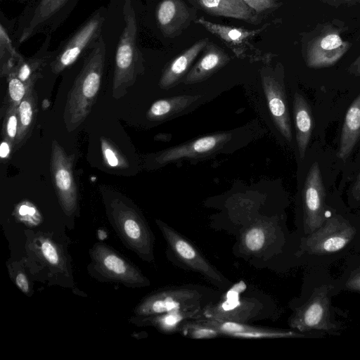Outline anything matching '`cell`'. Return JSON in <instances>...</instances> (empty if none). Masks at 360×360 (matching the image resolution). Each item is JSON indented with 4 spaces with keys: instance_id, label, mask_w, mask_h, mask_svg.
I'll return each instance as SVG.
<instances>
[{
    "instance_id": "6da1fadb",
    "label": "cell",
    "mask_w": 360,
    "mask_h": 360,
    "mask_svg": "<svg viewBox=\"0 0 360 360\" xmlns=\"http://www.w3.org/2000/svg\"><path fill=\"white\" fill-rule=\"evenodd\" d=\"M341 292L338 278H334L328 267H306L300 293L288 302L289 328L302 333L340 335L345 327L342 319L347 315L333 305V300Z\"/></svg>"
},
{
    "instance_id": "7a4b0ae2",
    "label": "cell",
    "mask_w": 360,
    "mask_h": 360,
    "mask_svg": "<svg viewBox=\"0 0 360 360\" xmlns=\"http://www.w3.org/2000/svg\"><path fill=\"white\" fill-rule=\"evenodd\" d=\"M236 238L233 255L256 268L283 273L299 267L297 252L300 236L295 231L289 230L283 213L255 220Z\"/></svg>"
},
{
    "instance_id": "3957f363",
    "label": "cell",
    "mask_w": 360,
    "mask_h": 360,
    "mask_svg": "<svg viewBox=\"0 0 360 360\" xmlns=\"http://www.w3.org/2000/svg\"><path fill=\"white\" fill-rule=\"evenodd\" d=\"M360 252V217L329 205L323 224L300 237L298 266L328 267Z\"/></svg>"
},
{
    "instance_id": "277c9868",
    "label": "cell",
    "mask_w": 360,
    "mask_h": 360,
    "mask_svg": "<svg viewBox=\"0 0 360 360\" xmlns=\"http://www.w3.org/2000/svg\"><path fill=\"white\" fill-rule=\"evenodd\" d=\"M23 257L32 278L49 285L73 288L68 240L53 231L26 230Z\"/></svg>"
},
{
    "instance_id": "5b68a950",
    "label": "cell",
    "mask_w": 360,
    "mask_h": 360,
    "mask_svg": "<svg viewBox=\"0 0 360 360\" xmlns=\"http://www.w3.org/2000/svg\"><path fill=\"white\" fill-rule=\"evenodd\" d=\"M281 313L272 297L240 281L224 291L221 298L206 309L202 317L251 324L276 321Z\"/></svg>"
},
{
    "instance_id": "8992f818",
    "label": "cell",
    "mask_w": 360,
    "mask_h": 360,
    "mask_svg": "<svg viewBox=\"0 0 360 360\" xmlns=\"http://www.w3.org/2000/svg\"><path fill=\"white\" fill-rule=\"evenodd\" d=\"M105 55L101 35L90 49L67 96L63 120L69 132L79 127L91 111L101 88Z\"/></svg>"
},
{
    "instance_id": "52a82bcc",
    "label": "cell",
    "mask_w": 360,
    "mask_h": 360,
    "mask_svg": "<svg viewBox=\"0 0 360 360\" xmlns=\"http://www.w3.org/2000/svg\"><path fill=\"white\" fill-rule=\"evenodd\" d=\"M222 290L198 284H181L160 288L143 297L135 307L133 316H148L169 311H184L203 316L216 303Z\"/></svg>"
},
{
    "instance_id": "ba28073f",
    "label": "cell",
    "mask_w": 360,
    "mask_h": 360,
    "mask_svg": "<svg viewBox=\"0 0 360 360\" xmlns=\"http://www.w3.org/2000/svg\"><path fill=\"white\" fill-rule=\"evenodd\" d=\"M106 214L122 243L142 260L155 259V236L147 221L136 206L124 198H105Z\"/></svg>"
},
{
    "instance_id": "9c48e42d",
    "label": "cell",
    "mask_w": 360,
    "mask_h": 360,
    "mask_svg": "<svg viewBox=\"0 0 360 360\" xmlns=\"http://www.w3.org/2000/svg\"><path fill=\"white\" fill-rule=\"evenodd\" d=\"M124 27L117 45L112 78V96L122 97L143 70V59L139 49L137 23L131 0H125L123 6Z\"/></svg>"
},
{
    "instance_id": "30bf717a",
    "label": "cell",
    "mask_w": 360,
    "mask_h": 360,
    "mask_svg": "<svg viewBox=\"0 0 360 360\" xmlns=\"http://www.w3.org/2000/svg\"><path fill=\"white\" fill-rule=\"evenodd\" d=\"M167 245L166 255L177 266L200 274L214 288L226 291L233 283L219 271L199 249L174 228L156 219Z\"/></svg>"
},
{
    "instance_id": "8fae6325",
    "label": "cell",
    "mask_w": 360,
    "mask_h": 360,
    "mask_svg": "<svg viewBox=\"0 0 360 360\" xmlns=\"http://www.w3.org/2000/svg\"><path fill=\"white\" fill-rule=\"evenodd\" d=\"M87 271L100 282L117 283L131 288H146L150 280L133 263L110 246L96 243L89 250Z\"/></svg>"
},
{
    "instance_id": "7c38bea8",
    "label": "cell",
    "mask_w": 360,
    "mask_h": 360,
    "mask_svg": "<svg viewBox=\"0 0 360 360\" xmlns=\"http://www.w3.org/2000/svg\"><path fill=\"white\" fill-rule=\"evenodd\" d=\"M328 207L321 169L314 162L306 176L295 217L297 235L303 237L319 229L326 219Z\"/></svg>"
},
{
    "instance_id": "4fadbf2b",
    "label": "cell",
    "mask_w": 360,
    "mask_h": 360,
    "mask_svg": "<svg viewBox=\"0 0 360 360\" xmlns=\"http://www.w3.org/2000/svg\"><path fill=\"white\" fill-rule=\"evenodd\" d=\"M106 11H96L56 51L50 67L59 74L72 65L84 53L90 50L101 36Z\"/></svg>"
},
{
    "instance_id": "5bb4252c",
    "label": "cell",
    "mask_w": 360,
    "mask_h": 360,
    "mask_svg": "<svg viewBox=\"0 0 360 360\" xmlns=\"http://www.w3.org/2000/svg\"><path fill=\"white\" fill-rule=\"evenodd\" d=\"M74 156L66 153L57 140L51 143L50 170L63 212L74 216L78 210V191L73 172Z\"/></svg>"
},
{
    "instance_id": "9a60e30c",
    "label": "cell",
    "mask_w": 360,
    "mask_h": 360,
    "mask_svg": "<svg viewBox=\"0 0 360 360\" xmlns=\"http://www.w3.org/2000/svg\"><path fill=\"white\" fill-rule=\"evenodd\" d=\"M195 23L200 25L212 35L218 38L238 58H249L251 60L268 58V54H263L252 43L253 39L266 30L270 23L261 27L249 30L240 27L226 25L210 22L203 17L196 19Z\"/></svg>"
},
{
    "instance_id": "2e32d148",
    "label": "cell",
    "mask_w": 360,
    "mask_h": 360,
    "mask_svg": "<svg viewBox=\"0 0 360 360\" xmlns=\"http://www.w3.org/2000/svg\"><path fill=\"white\" fill-rule=\"evenodd\" d=\"M351 44L344 41L338 30L326 26L307 43L304 58L310 68H323L335 65L348 51Z\"/></svg>"
},
{
    "instance_id": "e0dca14e",
    "label": "cell",
    "mask_w": 360,
    "mask_h": 360,
    "mask_svg": "<svg viewBox=\"0 0 360 360\" xmlns=\"http://www.w3.org/2000/svg\"><path fill=\"white\" fill-rule=\"evenodd\" d=\"M203 323L217 329L221 336L239 339L323 338L321 333H302L291 328L281 329L253 326L232 321L202 317Z\"/></svg>"
},
{
    "instance_id": "ac0fdd59",
    "label": "cell",
    "mask_w": 360,
    "mask_h": 360,
    "mask_svg": "<svg viewBox=\"0 0 360 360\" xmlns=\"http://www.w3.org/2000/svg\"><path fill=\"white\" fill-rule=\"evenodd\" d=\"M195 18L196 9L182 0H162L157 6V23L165 37L180 35Z\"/></svg>"
},
{
    "instance_id": "d6986e66",
    "label": "cell",
    "mask_w": 360,
    "mask_h": 360,
    "mask_svg": "<svg viewBox=\"0 0 360 360\" xmlns=\"http://www.w3.org/2000/svg\"><path fill=\"white\" fill-rule=\"evenodd\" d=\"M231 138V134L223 132L210 134L160 152L155 158L163 165L181 158H198L210 155L221 148Z\"/></svg>"
},
{
    "instance_id": "ffe728a7",
    "label": "cell",
    "mask_w": 360,
    "mask_h": 360,
    "mask_svg": "<svg viewBox=\"0 0 360 360\" xmlns=\"http://www.w3.org/2000/svg\"><path fill=\"white\" fill-rule=\"evenodd\" d=\"M262 86L273 120L281 135L289 142L292 132L283 84L271 75L262 77Z\"/></svg>"
},
{
    "instance_id": "44dd1931",
    "label": "cell",
    "mask_w": 360,
    "mask_h": 360,
    "mask_svg": "<svg viewBox=\"0 0 360 360\" xmlns=\"http://www.w3.org/2000/svg\"><path fill=\"white\" fill-rule=\"evenodd\" d=\"M196 10L214 16L231 18L257 25L262 15L257 13L243 0H186Z\"/></svg>"
},
{
    "instance_id": "7402d4cb",
    "label": "cell",
    "mask_w": 360,
    "mask_h": 360,
    "mask_svg": "<svg viewBox=\"0 0 360 360\" xmlns=\"http://www.w3.org/2000/svg\"><path fill=\"white\" fill-rule=\"evenodd\" d=\"M231 60L230 56L212 41H209L202 50V55L186 76L184 84L202 82Z\"/></svg>"
},
{
    "instance_id": "603a6c76",
    "label": "cell",
    "mask_w": 360,
    "mask_h": 360,
    "mask_svg": "<svg viewBox=\"0 0 360 360\" xmlns=\"http://www.w3.org/2000/svg\"><path fill=\"white\" fill-rule=\"evenodd\" d=\"M51 37L48 36L36 53L29 58H22L17 63L14 71L18 78L30 86L42 77L44 68L50 64L56 51H50Z\"/></svg>"
},
{
    "instance_id": "cb8c5ba5",
    "label": "cell",
    "mask_w": 360,
    "mask_h": 360,
    "mask_svg": "<svg viewBox=\"0 0 360 360\" xmlns=\"http://www.w3.org/2000/svg\"><path fill=\"white\" fill-rule=\"evenodd\" d=\"M209 41L208 38L200 39L174 58L162 74L160 87L168 89L175 86L188 72L194 60Z\"/></svg>"
},
{
    "instance_id": "d4e9b609",
    "label": "cell",
    "mask_w": 360,
    "mask_h": 360,
    "mask_svg": "<svg viewBox=\"0 0 360 360\" xmlns=\"http://www.w3.org/2000/svg\"><path fill=\"white\" fill-rule=\"evenodd\" d=\"M202 317V315L197 313L177 311L148 316H132L129 321L139 327L152 326L162 333L173 334L179 332L181 326L186 321Z\"/></svg>"
},
{
    "instance_id": "484cf974",
    "label": "cell",
    "mask_w": 360,
    "mask_h": 360,
    "mask_svg": "<svg viewBox=\"0 0 360 360\" xmlns=\"http://www.w3.org/2000/svg\"><path fill=\"white\" fill-rule=\"evenodd\" d=\"M293 117L299 155L300 160H302L310 141L313 120L311 108L305 98L300 93H295L294 95Z\"/></svg>"
},
{
    "instance_id": "4316f807",
    "label": "cell",
    "mask_w": 360,
    "mask_h": 360,
    "mask_svg": "<svg viewBox=\"0 0 360 360\" xmlns=\"http://www.w3.org/2000/svg\"><path fill=\"white\" fill-rule=\"evenodd\" d=\"M360 138V93L354 99L345 115L342 128L338 157L345 160Z\"/></svg>"
},
{
    "instance_id": "83f0119b",
    "label": "cell",
    "mask_w": 360,
    "mask_h": 360,
    "mask_svg": "<svg viewBox=\"0 0 360 360\" xmlns=\"http://www.w3.org/2000/svg\"><path fill=\"white\" fill-rule=\"evenodd\" d=\"M37 113V96L32 88L18 106L19 126L13 153L19 150L30 137L36 123Z\"/></svg>"
},
{
    "instance_id": "f1b7e54d",
    "label": "cell",
    "mask_w": 360,
    "mask_h": 360,
    "mask_svg": "<svg viewBox=\"0 0 360 360\" xmlns=\"http://www.w3.org/2000/svg\"><path fill=\"white\" fill-rule=\"evenodd\" d=\"M199 97L184 95L158 100L151 105L146 116L148 120L153 121L165 120L184 110Z\"/></svg>"
},
{
    "instance_id": "f546056e",
    "label": "cell",
    "mask_w": 360,
    "mask_h": 360,
    "mask_svg": "<svg viewBox=\"0 0 360 360\" xmlns=\"http://www.w3.org/2000/svg\"><path fill=\"white\" fill-rule=\"evenodd\" d=\"M69 0H41L36 6L29 25L22 31L19 41H25L65 6Z\"/></svg>"
},
{
    "instance_id": "4dcf8cb0",
    "label": "cell",
    "mask_w": 360,
    "mask_h": 360,
    "mask_svg": "<svg viewBox=\"0 0 360 360\" xmlns=\"http://www.w3.org/2000/svg\"><path fill=\"white\" fill-rule=\"evenodd\" d=\"M14 68L6 76L8 86L0 109L1 117L10 109L18 107L27 92L34 88V86L27 85L18 78L14 71Z\"/></svg>"
},
{
    "instance_id": "1f68e13d",
    "label": "cell",
    "mask_w": 360,
    "mask_h": 360,
    "mask_svg": "<svg viewBox=\"0 0 360 360\" xmlns=\"http://www.w3.org/2000/svg\"><path fill=\"white\" fill-rule=\"evenodd\" d=\"M338 279L342 291L360 294V252L345 259Z\"/></svg>"
},
{
    "instance_id": "d6a6232c",
    "label": "cell",
    "mask_w": 360,
    "mask_h": 360,
    "mask_svg": "<svg viewBox=\"0 0 360 360\" xmlns=\"http://www.w3.org/2000/svg\"><path fill=\"white\" fill-rule=\"evenodd\" d=\"M22 58L13 46L7 30L3 25L0 28V70L1 76L6 77L12 68Z\"/></svg>"
},
{
    "instance_id": "836d02e7",
    "label": "cell",
    "mask_w": 360,
    "mask_h": 360,
    "mask_svg": "<svg viewBox=\"0 0 360 360\" xmlns=\"http://www.w3.org/2000/svg\"><path fill=\"white\" fill-rule=\"evenodd\" d=\"M178 333L187 338L195 340L213 339L221 336L217 329L203 323L198 319L184 322Z\"/></svg>"
},
{
    "instance_id": "e575fe53",
    "label": "cell",
    "mask_w": 360,
    "mask_h": 360,
    "mask_svg": "<svg viewBox=\"0 0 360 360\" xmlns=\"http://www.w3.org/2000/svg\"><path fill=\"white\" fill-rule=\"evenodd\" d=\"M11 278L15 285L27 296L32 295V290L25 271V264L23 258L20 261L12 262L7 264Z\"/></svg>"
},
{
    "instance_id": "d590c367",
    "label": "cell",
    "mask_w": 360,
    "mask_h": 360,
    "mask_svg": "<svg viewBox=\"0 0 360 360\" xmlns=\"http://www.w3.org/2000/svg\"><path fill=\"white\" fill-rule=\"evenodd\" d=\"M101 148L108 166L112 168H124L128 166L127 160L109 139L101 138Z\"/></svg>"
},
{
    "instance_id": "8d00e7d4",
    "label": "cell",
    "mask_w": 360,
    "mask_h": 360,
    "mask_svg": "<svg viewBox=\"0 0 360 360\" xmlns=\"http://www.w3.org/2000/svg\"><path fill=\"white\" fill-rule=\"evenodd\" d=\"M2 118V138L9 141L14 147L19 126L18 107L10 109Z\"/></svg>"
},
{
    "instance_id": "74e56055",
    "label": "cell",
    "mask_w": 360,
    "mask_h": 360,
    "mask_svg": "<svg viewBox=\"0 0 360 360\" xmlns=\"http://www.w3.org/2000/svg\"><path fill=\"white\" fill-rule=\"evenodd\" d=\"M17 218L27 226H37L41 217L37 208L30 202H23L15 208Z\"/></svg>"
},
{
    "instance_id": "f35d334b",
    "label": "cell",
    "mask_w": 360,
    "mask_h": 360,
    "mask_svg": "<svg viewBox=\"0 0 360 360\" xmlns=\"http://www.w3.org/2000/svg\"><path fill=\"white\" fill-rule=\"evenodd\" d=\"M248 6L257 13L262 15L267 11H272L281 6L278 0H243Z\"/></svg>"
},
{
    "instance_id": "ab89813d",
    "label": "cell",
    "mask_w": 360,
    "mask_h": 360,
    "mask_svg": "<svg viewBox=\"0 0 360 360\" xmlns=\"http://www.w3.org/2000/svg\"><path fill=\"white\" fill-rule=\"evenodd\" d=\"M13 145L6 139H2L0 145V158L1 160H5L13 153Z\"/></svg>"
},
{
    "instance_id": "60d3db41",
    "label": "cell",
    "mask_w": 360,
    "mask_h": 360,
    "mask_svg": "<svg viewBox=\"0 0 360 360\" xmlns=\"http://www.w3.org/2000/svg\"><path fill=\"white\" fill-rule=\"evenodd\" d=\"M351 201L354 205L360 203V174L351 189Z\"/></svg>"
},
{
    "instance_id": "b9f144b4",
    "label": "cell",
    "mask_w": 360,
    "mask_h": 360,
    "mask_svg": "<svg viewBox=\"0 0 360 360\" xmlns=\"http://www.w3.org/2000/svg\"><path fill=\"white\" fill-rule=\"evenodd\" d=\"M348 72L354 77L360 76V55L349 66Z\"/></svg>"
},
{
    "instance_id": "7bdbcfd3",
    "label": "cell",
    "mask_w": 360,
    "mask_h": 360,
    "mask_svg": "<svg viewBox=\"0 0 360 360\" xmlns=\"http://www.w3.org/2000/svg\"><path fill=\"white\" fill-rule=\"evenodd\" d=\"M326 1L328 2L330 4H336L338 5H340V4L352 5L354 4L360 3V0H326Z\"/></svg>"
}]
</instances>
